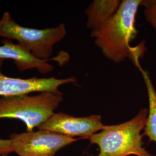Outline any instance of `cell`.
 I'll list each match as a JSON object with an SVG mask.
<instances>
[{
  "mask_svg": "<svg viewBox=\"0 0 156 156\" xmlns=\"http://www.w3.org/2000/svg\"><path fill=\"white\" fill-rule=\"evenodd\" d=\"M142 0H123L115 16L101 28L91 31V37L95 45L107 59L120 63L131 59L140 67V58L146 50L145 44L136 48L130 46L138 33L135 26L136 16Z\"/></svg>",
  "mask_w": 156,
  "mask_h": 156,
  "instance_id": "obj_1",
  "label": "cell"
},
{
  "mask_svg": "<svg viewBox=\"0 0 156 156\" xmlns=\"http://www.w3.org/2000/svg\"><path fill=\"white\" fill-rule=\"evenodd\" d=\"M148 116V109H140L128 121L106 126L91 136V144L99 147V153L91 156H155L144 147L142 133Z\"/></svg>",
  "mask_w": 156,
  "mask_h": 156,
  "instance_id": "obj_2",
  "label": "cell"
},
{
  "mask_svg": "<svg viewBox=\"0 0 156 156\" xmlns=\"http://www.w3.org/2000/svg\"><path fill=\"white\" fill-rule=\"evenodd\" d=\"M62 100L61 91L0 97V119L20 120L25 124L27 131H33L55 113Z\"/></svg>",
  "mask_w": 156,
  "mask_h": 156,
  "instance_id": "obj_3",
  "label": "cell"
},
{
  "mask_svg": "<svg viewBox=\"0 0 156 156\" xmlns=\"http://www.w3.org/2000/svg\"><path fill=\"white\" fill-rule=\"evenodd\" d=\"M66 34L64 23L45 29L23 27L12 19L8 12L4 13L0 20V37L16 40L19 45L42 60L50 58L54 45L64 39Z\"/></svg>",
  "mask_w": 156,
  "mask_h": 156,
  "instance_id": "obj_4",
  "label": "cell"
},
{
  "mask_svg": "<svg viewBox=\"0 0 156 156\" xmlns=\"http://www.w3.org/2000/svg\"><path fill=\"white\" fill-rule=\"evenodd\" d=\"M10 139L13 152L19 156H55L59 150L79 140L42 129L12 134Z\"/></svg>",
  "mask_w": 156,
  "mask_h": 156,
  "instance_id": "obj_5",
  "label": "cell"
},
{
  "mask_svg": "<svg viewBox=\"0 0 156 156\" xmlns=\"http://www.w3.org/2000/svg\"><path fill=\"white\" fill-rule=\"evenodd\" d=\"M106 125L98 115L86 117H75L64 113H55L42 124L38 129L46 130L69 137L89 139L93 135L102 130Z\"/></svg>",
  "mask_w": 156,
  "mask_h": 156,
  "instance_id": "obj_6",
  "label": "cell"
},
{
  "mask_svg": "<svg viewBox=\"0 0 156 156\" xmlns=\"http://www.w3.org/2000/svg\"><path fill=\"white\" fill-rule=\"evenodd\" d=\"M4 60H0V97H7L19 95L42 93L45 91L59 92L62 85L68 83L76 84L75 77L66 79L51 78H38L34 76L28 79L13 78L4 75L1 67Z\"/></svg>",
  "mask_w": 156,
  "mask_h": 156,
  "instance_id": "obj_7",
  "label": "cell"
},
{
  "mask_svg": "<svg viewBox=\"0 0 156 156\" xmlns=\"http://www.w3.org/2000/svg\"><path fill=\"white\" fill-rule=\"evenodd\" d=\"M1 42L2 45L0 46V60H13L20 72L35 69L40 73L46 75L53 71L54 69V67L48 62L56 60L59 65L62 66L69 60V55L64 51L49 59H40L22 45L15 44L9 39L2 40Z\"/></svg>",
  "mask_w": 156,
  "mask_h": 156,
  "instance_id": "obj_8",
  "label": "cell"
},
{
  "mask_svg": "<svg viewBox=\"0 0 156 156\" xmlns=\"http://www.w3.org/2000/svg\"><path fill=\"white\" fill-rule=\"evenodd\" d=\"M120 0H94L85 9L86 27L91 31L101 28L111 20L121 4Z\"/></svg>",
  "mask_w": 156,
  "mask_h": 156,
  "instance_id": "obj_9",
  "label": "cell"
},
{
  "mask_svg": "<svg viewBox=\"0 0 156 156\" xmlns=\"http://www.w3.org/2000/svg\"><path fill=\"white\" fill-rule=\"evenodd\" d=\"M139 69L144 79L149 101L148 116L142 135L147 136L149 142L156 143V90L149 72L141 67Z\"/></svg>",
  "mask_w": 156,
  "mask_h": 156,
  "instance_id": "obj_10",
  "label": "cell"
},
{
  "mask_svg": "<svg viewBox=\"0 0 156 156\" xmlns=\"http://www.w3.org/2000/svg\"><path fill=\"white\" fill-rule=\"evenodd\" d=\"M144 14L146 21L156 31V0H142Z\"/></svg>",
  "mask_w": 156,
  "mask_h": 156,
  "instance_id": "obj_11",
  "label": "cell"
},
{
  "mask_svg": "<svg viewBox=\"0 0 156 156\" xmlns=\"http://www.w3.org/2000/svg\"><path fill=\"white\" fill-rule=\"evenodd\" d=\"M13 151L11 140H3L0 138V156H6Z\"/></svg>",
  "mask_w": 156,
  "mask_h": 156,
  "instance_id": "obj_12",
  "label": "cell"
}]
</instances>
